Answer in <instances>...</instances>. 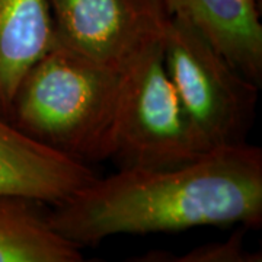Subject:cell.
Instances as JSON below:
<instances>
[{"label":"cell","mask_w":262,"mask_h":262,"mask_svg":"<svg viewBox=\"0 0 262 262\" xmlns=\"http://www.w3.org/2000/svg\"><path fill=\"white\" fill-rule=\"evenodd\" d=\"M44 203L0 195V262H80V248L53 230Z\"/></svg>","instance_id":"obj_9"},{"label":"cell","mask_w":262,"mask_h":262,"mask_svg":"<svg viewBox=\"0 0 262 262\" xmlns=\"http://www.w3.org/2000/svg\"><path fill=\"white\" fill-rule=\"evenodd\" d=\"M98 175L89 165L31 140L0 118V195H19L57 206Z\"/></svg>","instance_id":"obj_6"},{"label":"cell","mask_w":262,"mask_h":262,"mask_svg":"<svg viewBox=\"0 0 262 262\" xmlns=\"http://www.w3.org/2000/svg\"><path fill=\"white\" fill-rule=\"evenodd\" d=\"M54 41L47 0H0V118H9L20 79Z\"/></svg>","instance_id":"obj_8"},{"label":"cell","mask_w":262,"mask_h":262,"mask_svg":"<svg viewBox=\"0 0 262 262\" xmlns=\"http://www.w3.org/2000/svg\"><path fill=\"white\" fill-rule=\"evenodd\" d=\"M170 15L188 20L261 88L262 25L258 0H166Z\"/></svg>","instance_id":"obj_7"},{"label":"cell","mask_w":262,"mask_h":262,"mask_svg":"<svg viewBox=\"0 0 262 262\" xmlns=\"http://www.w3.org/2000/svg\"><path fill=\"white\" fill-rule=\"evenodd\" d=\"M120 80L121 72L54 41L20 79L8 121L67 158L106 160Z\"/></svg>","instance_id":"obj_2"},{"label":"cell","mask_w":262,"mask_h":262,"mask_svg":"<svg viewBox=\"0 0 262 262\" xmlns=\"http://www.w3.org/2000/svg\"><path fill=\"white\" fill-rule=\"evenodd\" d=\"M245 232L237 230L233 236L222 244L204 245L192 249L182 258H173V261L182 262H255L261 261V255L245 249Z\"/></svg>","instance_id":"obj_10"},{"label":"cell","mask_w":262,"mask_h":262,"mask_svg":"<svg viewBox=\"0 0 262 262\" xmlns=\"http://www.w3.org/2000/svg\"><path fill=\"white\" fill-rule=\"evenodd\" d=\"M48 223L80 249L121 233H170L236 223L259 229L262 150L245 143L210 150L173 169H118L54 206Z\"/></svg>","instance_id":"obj_1"},{"label":"cell","mask_w":262,"mask_h":262,"mask_svg":"<svg viewBox=\"0 0 262 262\" xmlns=\"http://www.w3.org/2000/svg\"><path fill=\"white\" fill-rule=\"evenodd\" d=\"M210 150L169 80L162 38L150 42L122 69L106 159L120 170H163Z\"/></svg>","instance_id":"obj_3"},{"label":"cell","mask_w":262,"mask_h":262,"mask_svg":"<svg viewBox=\"0 0 262 262\" xmlns=\"http://www.w3.org/2000/svg\"><path fill=\"white\" fill-rule=\"evenodd\" d=\"M56 41L117 72L160 39L166 0H47Z\"/></svg>","instance_id":"obj_5"},{"label":"cell","mask_w":262,"mask_h":262,"mask_svg":"<svg viewBox=\"0 0 262 262\" xmlns=\"http://www.w3.org/2000/svg\"><path fill=\"white\" fill-rule=\"evenodd\" d=\"M169 80L196 133L210 149L248 143L259 86L188 20L170 15L162 35Z\"/></svg>","instance_id":"obj_4"}]
</instances>
